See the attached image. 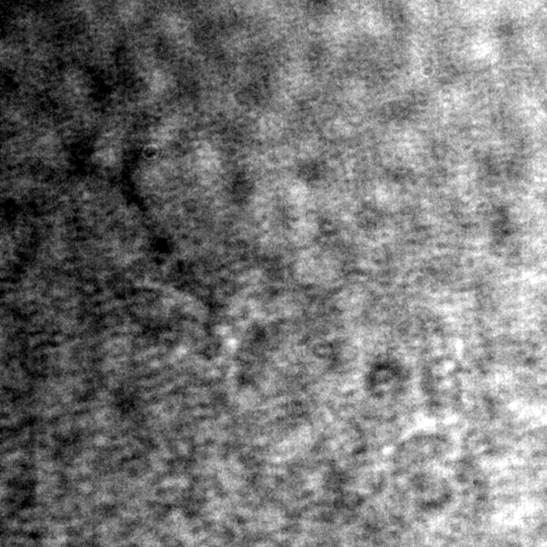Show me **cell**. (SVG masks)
<instances>
[{
  "instance_id": "3957f363",
  "label": "cell",
  "mask_w": 547,
  "mask_h": 547,
  "mask_svg": "<svg viewBox=\"0 0 547 547\" xmlns=\"http://www.w3.org/2000/svg\"><path fill=\"white\" fill-rule=\"evenodd\" d=\"M4 17H5V8L0 5V32L3 30L4 25Z\"/></svg>"
},
{
  "instance_id": "7a4b0ae2",
  "label": "cell",
  "mask_w": 547,
  "mask_h": 547,
  "mask_svg": "<svg viewBox=\"0 0 547 547\" xmlns=\"http://www.w3.org/2000/svg\"><path fill=\"white\" fill-rule=\"evenodd\" d=\"M35 167L0 168V202L29 204L41 186Z\"/></svg>"
},
{
  "instance_id": "6da1fadb",
  "label": "cell",
  "mask_w": 547,
  "mask_h": 547,
  "mask_svg": "<svg viewBox=\"0 0 547 547\" xmlns=\"http://www.w3.org/2000/svg\"><path fill=\"white\" fill-rule=\"evenodd\" d=\"M36 95L6 82L0 87V131L26 130L38 120Z\"/></svg>"
}]
</instances>
